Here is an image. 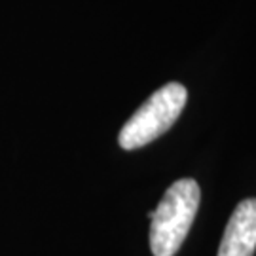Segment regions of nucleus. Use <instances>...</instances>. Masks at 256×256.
Returning <instances> with one entry per match:
<instances>
[{"mask_svg":"<svg viewBox=\"0 0 256 256\" xmlns=\"http://www.w3.org/2000/svg\"><path fill=\"white\" fill-rule=\"evenodd\" d=\"M202 192L194 178L173 182L156 210H150V248L154 256H174L182 247L200 207Z\"/></svg>","mask_w":256,"mask_h":256,"instance_id":"1","label":"nucleus"},{"mask_svg":"<svg viewBox=\"0 0 256 256\" xmlns=\"http://www.w3.org/2000/svg\"><path fill=\"white\" fill-rule=\"evenodd\" d=\"M186 101L188 92L182 84H165L164 88L152 93L146 102L140 104L137 112L126 122L118 135L120 146L124 150H135L162 137L178 120Z\"/></svg>","mask_w":256,"mask_h":256,"instance_id":"2","label":"nucleus"},{"mask_svg":"<svg viewBox=\"0 0 256 256\" xmlns=\"http://www.w3.org/2000/svg\"><path fill=\"white\" fill-rule=\"evenodd\" d=\"M256 250V200L248 198L232 212L220 241L218 256H254Z\"/></svg>","mask_w":256,"mask_h":256,"instance_id":"3","label":"nucleus"}]
</instances>
